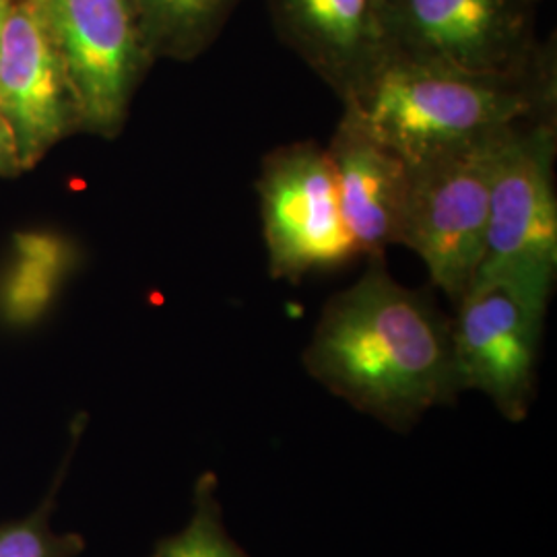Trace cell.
<instances>
[{"mask_svg":"<svg viewBox=\"0 0 557 557\" xmlns=\"http://www.w3.org/2000/svg\"><path fill=\"white\" fill-rule=\"evenodd\" d=\"M257 193L271 277L299 283L361 257L326 147L298 140L273 149L260 163Z\"/></svg>","mask_w":557,"mask_h":557,"instance_id":"5b68a950","label":"cell"},{"mask_svg":"<svg viewBox=\"0 0 557 557\" xmlns=\"http://www.w3.org/2000/svg\"><path fill=\"white\" fill-rule=\"evenodd\" d=\"M556 158L557 114L524 120L510 131L492 182L475 277L556 281Z\"/></svg>","mask_w":557,"mask_h":557,"instance_id":"52a82bcc","label":"cell"},{"mask_svg":"<svg viewBox=\"0 0 557 557\" xmlns=\"http://www.w3.org/2000/svg\"><path fill=\"white\" fill-rule=\"evenodd\" d=\"M71 81L81 131L120 135L143 75L156 62L135 0H40Z\"/></svg>","mask_w":557,"mask_h":557,"instance_id":"ba28073f","label":"cell"},{"mask_svg":"<svg viewBox=\"0 0 557 557\" xmlns=\"http://www.w3.org/2000/svg\"><path fill=\"white\" fill-rule=\"evenodd\" d=\"M363 124L407 161L557 114L556 40L510 73H478L384 52L351 100Z\"/></svg>","mask_w":557,"mask_h":557,"instance_id":"7a4b0ae2","label":"cell"},{"mask_svg":"<svg viewBox=\"0 0 557 557\" xmlns=\"http://www.w3.org/2000/svg\"><path fill=\"white\" fill-rule=\"evenodd\" d=\"M515 126L409 161L411 186L398 244L423 260L432 283L455 304L483 259L492 182Z\"/></svg>","mask_w":557,"mask_h":557,"instance_id":"3957f363","label":"cell"},{"mask_svg":"<svg viewBox=\"0 0 557 557\" xmlns=\"http://www.w3.org/2000/svg\"><path fill=\"white\" fill-rule=\"evenodd\" d=\"M66 467L69 460L34 512L0 527V557H77L85 552V539L77 533H57L50 524Z\"/></svg>","mask_w":557,"mask_h":557,"instance_id":"5bb4252c","label":"cell"},{"mask_svg":"<svg viewBox=\"0 0 557 557\" xmlns=\"http://www.w3.org/2000/svg\"><path fill=\"white\" fill-rule=\"evenodd\" d=\"M242 0H135L153 60L188 62L220 38Z\"/></svg>","mask_w":557,"mask_h":557,"instance_id":"7c38bea8","label":"cell"},{"mask_svg":"<svg viewBox=\"0 0 557 557\" xmlns=\"http://www.w3.org/2000/svg\"><path fill=\"white\" fill-rule=\"evenodd\" d=\"M21 172L23 168H21L17 145L7 120L0 114V176H17Z\"/></svg>","mask_w":557,"mask_h":557,"instance_id":"9a60e30c","label":"cell"},{"mask_svg":"<svg viewBox=\"0 0 557 557\" xmlns=\"http://www.w3.org/2000/svg\"><path fill=\"white\" fill-rule=\"evenodd\" d=\"M326 147L337 180L341 211L363 259H384L397 246L411 186V165L343 106Z\"/></svg>","mask_w":557,"mask_h":557,"instance_id":"30bf717a","label":"cell"},{"mask_svg":"<svg viewBox=\"0 0 557 557\" xmlns=\"http://www.w3.org/2000/svg\"><path fill=\"white\" fill-rule=\"evenodd\" d=\"M13 2H15V0H0V36H2V32H4V25H7V20H9V13H11Z\"/></svg>","mask_w":557,"mask_h":557,"instance_id":"2e32d148","label":"cell"},{"mask_svg":"<svg viewBox=\"0 0 557 557\" xmlns=\"http://www.w3.org/2000/svg\"><path fill=\"white\" fill-rule=\"evenodd\" d=\"M382 0H267L278 40L341 101L351 100L384 57Z\"/></svg>","mask_w":557,"mask_h":557,"instance_id":"8fae6325","label":"cell"},{"mask_svg":"<svg viewBox=\"0 0 557 557\" xmlns=\"http://www.w3.org/2000/svg\"><path fill=\"white\" fill-rule=\"evenodd\" d=\"M301 361L326 391L395 430L462 393L453 320L430 292L395 281L384 259L326 301Z\"/></svg>","mask_w":557,"mask_h":557,"instance_id":"6da1fadb","label":"cell"},{"mask_svg":"<svg viewBox=\"0 0 557 557\" xmlns=\"http://www.w3.org/2000/svg\"><path fill=\"white\" fill-rule=\"evenodd\" d=\"M151 557H246L223 527L213 473H205L197 481L188 524L176 535L163 539Z\"/></svg>","mask_w":557,"mask_h":557,"instance_id":"4fadbf2b","label":"cell"},{"mask_svg":"<svg viewBox=\"0 0 557 557\" xmlns=\"http://www.w3.org/2000/svg\"><path fill=\"white\" fill-rule=\"evenodd\" d=\"M0 114L23 172L81 131L75 94L40 0H15L0 36Z\"/></svg>","mask_w":557,"mask_h":557,"instance_id":"9c48e42d","label":"cell"},{"mask_svg":"<svg viewBox=\"0 0 557 557\" xmlns=\"http://www.w3.org/2000/svg\"><path fill=\"white\" fill-rule=\"evenodd\" d=\"M539 0H382L384 50L478 73L537 60Z\"/></svg>","mask_w":557,"mask_h":557,"instance_id":"8992f818","label":"cell"},{"mask_svg":"<svg viewBox=\"0 0 557 557\" xmlns=\"http://www.w3.org/2000/svg\"><path fill=\"white\" fill-rule=\"evenodd\" d=\"M556 281L475 277L458 299L453 343L462 391L492 398L510 421L527 418L537 388L539 349Z\"/></svg>","mask_w":557,"mask_h":557,"instance_id":"277c9868","label":"cell"}]
</instances>
